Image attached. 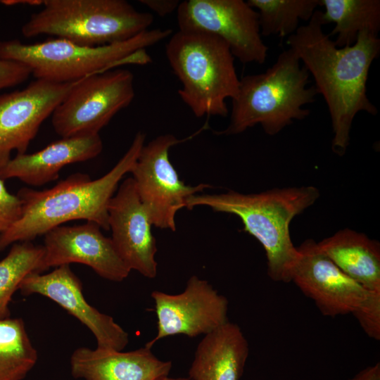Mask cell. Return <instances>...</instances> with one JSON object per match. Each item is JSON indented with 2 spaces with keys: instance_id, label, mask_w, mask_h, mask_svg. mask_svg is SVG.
<instances>
[{
  "instance_id": "603a6c76",
  "label": "cell",
  "mask_w": 380,
  "mask_h": 380,
  "mask_svg": "<svg viewBox=\"0 0 380 380\" xmlns=\"http://www.w3.org/2000/svg\"><path fill=\"white\" fill-rule=\"evenodd\" d=\"M44 247L31 241L11 245L0 260V319L11 317L9 304L23 279L33 273H42Z\"/></svg>"
},
{
  "instance_id": "e0dca14e",
  "label": "cell",
  "mask_w": 380,
  "mask_h": 380,
  "mask_svg": "<svg viewBox=\"0 0 380 380\" xmlns=\"http://www.w3.org/2000/svg\"><path fill=\"white\" fill-rule=\"evenodd\" d=\"M172 366L145 346L127 352L80 347L70 358L71 375L84 380H165Z\"/></svg>"
},
{
  "instance_id": "5b68a950",
  "label": "cell",
  "mask_w": 380,
  "mask_h": 380,
  "mask_svg": "<svg viewBox=\"0 0 380 380\" xmlns=\"http://www.w3.org/2000/svg\"><path fill=\"white\" fill-rule=\"evenodd\" d=\"M172 34L171 29H153L124 42L98 46H82L56 38L34 44L13 39L0 42V58L21 63L36 79L70 83L117 65H146V49Z\"/></svg>"
},
{
  "instance_id": "d4e9b609",
  "label": "cell",
  "mask_w": 380,
  "mask_h": 380,
  "mask_svg": "<svg viewBox=\"0 0 380 380\" xmlns=\"http://www.w3.org/2000/svg\"><path fill=\"white\" fill-rule=\"evenodd\" d=\"M352 315L369 338L376 341L380 339V293L371 292Z\"/></svg>"
},
{
  "instance_id": "7402d4cb",
  "label": "cell",
  "mask_w": 380,
  "mask_h": 380,
  "mask_svg": "<svg viewBox=\"0 0 380 380\" xmlns=\"http://www.w3.org/2000/svg\"><path fill=\"white\" fill-rule=\"evenodd\" d=\"M37 360L23 319H0V380H23Z\"/></svg>"
},
{
  "instance_id": "484cf974",
  "label": "cell",
  "mask_w": 380,
  "mask_h": 380,
  "mask_svg": "<svg viewBox=\"0 0 380 380\" xmlns=\"http://www.w3.org/2000/svg\"><path fill=\"white\" fill-rule=\"evenodd\" d=\"M21 201L11 194L0 177V234L9 229L20 217Z\"/></svg>"
},
{
  "instance_id": "d6986e66",
  "label": "cell",
  "mask_w": 380,
  "mask_h": 380,
  "mask_svg": "<svg viewBox=\"0 0 380 380\" xmlns=\"http://www.w3.org/2000/svg\"><path fill=\"white\" fill-rule=\"evenodd\" d=\"M241 328L228 321L204 335L189 370L191 380H239L248 356Z\"/></svg>"
},
{
  "instance_id": "8fae6325",
  "label": "cell",
  "mask_w": 380,
  "mask_h": 380,
  "mask_svg": "<svg viewBox=\"0 0 380 380\" xmlns=\"http://www.w3.org/2000/svg\"><path fill=\"white\" fill-rule=\"evenodd\" d=\"M151 296L155 303L157 334L145 344L149 348L170 336L205 335L229 321L227 298L196 275L188 279L184 291L179 294L153 291Z\"/></svg>"
},
{
  "instance_id": "277c9868",
  "label": "cell",
  "mask_w": 380,
  "mask_h": 380,
  "mask_svg": "<svg viewBox=\"0 0 380 380\" xmlns=\"http://www.w3.org/2000/svg\"><path fill=\"white\" fill-rule=\"evenodd\" d=\"M295 51H283L265 72L240 79L236 96L232 99L230 122L220 132L238 134L260 124L268 135H275L294 120L310 114L303 106L315 101L318 94L310 82L307 68L300 65Z\"/></svg>"
},
{
  "instance_id": "7c38bea8",
  "label": "cell",
  "mask_w": 380,
  "mask_h": 380,
  "mask_svg": "<svg viewBox=\"0 0 380 380\" xmlns=\"http://www.w3.org/2000/svg\"><path fill=\"white\" fill-rule=\"evenodd\" d=\"M291 281L327 317L353 314L370 291L343 272L312 239L299 247Z\"/></svg>"
},
{
  "instance_id": "7a4b0ae2",
  "label": "cell",
  "mask_w": 380,
  "mask_h": 380,
  "mask_svg": "<svg viewBox=\"0 0 380 380\" xmlns=\"http://www.w3.org/2000/svg\"><path fill=\"white\" fill-rule=\"evenodd\" d=\"M145 139L144 133L137 132L115 165L98 179L78 172L46 190L20 189L16 195L21 201V215L0 234V252L15 243L32 241L72 220H84L109 230L108 205L122 177L134 166Z\"/></svg>"
},
{
  "instance_id": "2e32d148",
  "label": "cell",
  "mask_w": 380,
  "mask_h": 380,
  "mask_svg": "<svg viewBox=\"0 0 380 380\" xmlns=\"http://www.w3.org/2000/svg\"><path fill=\"white\" fill-rule=\"evenodd\" d=\"M108 225L113 245L125 265L145 277L157 275L156 241L152 224L132 177L125 179L108 205Z\"/></svg>"
},
{
  "instance_id": "5bb4252c",
  "label": "cell",
  "mask_w": 380,
  "mask_h": 380,
  "mask_svg": "<svg viewBox=\"0 0 380 380\" xmlns=\"http://www.w3.org/2000/svg\"><path fill=\"white\" fill-rule=\"evenodd\" d=\"M18 290L23 296L39 294L56 303L89 329L96 340V348L122 350L129 343L128 333L111 316L88 303L82 282L69 265L57 267L47 274H30Z\"/></svg>"
},
{
  "instance_id": "4dcf8cb0",
  "label": "cell",
  "mask_w": 380,
  "mask_h": 380,
  "mask_svg": "<svg viewBox=\"0 0 380 380\" xmlns=\"http://www.w3.org/2000/svg\"><path fill=\"white\" fill-rule=\"evenodd\" d=\"M165 380H191L189 378L178 377V378H170L167 377Z\"/></svg>"
},
{
  "instance_id": "9c48e42d",
  "label": "cell",
  "mask_w": 380,
  "mask_h": 380,
  "mask_svg": "<svg viewBox=\"0 0 380 380\" xmlns=\"http://www.w3.org/2000/svg\"><path fill=\"white\" fill-rule=\"evenodd\" d=\"M179 30L223 40L243 64H262L268 46L261 37L258 13L243 0H185L177 9Z\"/></svg>"
},
{
  "instance_id": "6da1fadb",
  "label": "cell",
  "mask_w": 380,
  "mask_h": 380,
  "mask_svg": "<svg viewBox=\"0 0 380 380\" xmlns=\"http://www.w3.org/2000/svg\"><path fill=\"white\" fill-rule=\"evenodd\" d=\"M326 23L317 9L308 23L287 37L286 44L303 63L322 95L331 118V149L346 153L355 115L361 111L378 113L367 95V81L372 62L380 53L378 34L362 30L351 46L338 47L323 32Z\"/></svg>"
},
{
  "instance_id": "ac0fdd59",
  "label": "cell",
  "mask_w": 380,
  "mask_h": 380,
  "mask_svg": "<svg viewBox=\"0 0 380 380\" xmlns=\"http://www.w3.org/2000/svg\"><path fill=\"white\" fill-rule=\"evenodd\" d=\"M102 149L99 134L62 138L35 153L17 154L0 168V177L39 186L56 180L65 166L91 160Z\"/></svg>"
},
{
  "instance_id": "4316f807",
  "label": "cell",
  "mask_w": 380,
  "mask_h": 380,
  "mask_svg": "<svg viewBox=\"0 0 380 380\" xmlns=\"http://www.w3.org/2000/svg\"><path fill=\"white\" fill-rule=\"evenodd\" d=\"M30 75V68L24 64L0 58V89L21 84Z\"/></svg>"
},
{
  "instance_id": "8992f818",
  "label": "cell",
  "mask_w": 380,
  "mask_h": 380,
  "mask_svg": "<svg viewBox=\"0 0 380 380\" xmlns=\"http://www.w3.org/2000/svg\"><path fill=\"white\" fill-rule=\"evenodd\" d=\"M165 54L181 82L178 94L194 115L226 117V99L236 96L240 82L228 45L213 35L178 30Z\"/></svg>"
},
{
  "instance_id": "9a60e30c",
  "label": "cell",
  "mask_w": 380,
  "mask_h": 380,
  "mask_svg": "<svg viewBox=\"0 0 380 380\" xmlns=\"http://www.w3.org/2000/svg\"><path fill=\"white\" fill-rule=\"evenodd\" d=\"M44 272L71 263L91 267L99 276L122 281L131 270L118 255L110 238L96 223L59 226L44 234Z\"/></svg>"
},
{
  "instance_id": "ba28073f",
  "label": "cell",
  "mask_w": 380,
  "mask_h": 380,
  "mask_svg": "<svg viewBox=\"0 0 380 380\" xmlns=\"http://www.w3.org/2000/svg\"><path fill=\"white\" fill-rule=\"evenodd\" d=\"M134 75L110 69L74 82L52 113V125L62 138L99 134L134 97Z\"/></svg>"
},
{
  "instance_id": "ffe728a7",
  "label": "cell",
  "mask_w": 380,
  "mask_h": 380,
  "mask_svg": "<svg viewBox=\"0 0 380 380\" xmlns=\"http://www.w3.org/2000/svg\"><path fill=\"white\" fill-rule=\"evenodd\" d=\"M317 244L347 276L369 291L380 293V246L377 241L344 229Z\"/></svg>"
},
{
  "instance_id": "44dd1931",
  "label": "cell",
  "mask_w": 380,
  "mask_h": 380,
  "mask_svg": "<svg viewBox=\"0 0 380 380\" xmlns=\"http://www.w3.org/2000/svg\"><path fill=\"white\" fill-rule=\"evenodd\" d=\"M319 5L324 8L326 25L335 23L328 35L336 37L334 42L338 47L353 45L362 30L376 34L380 30L379 0H319Z\"/></svg>"
},
{
  "instance_id": "4fadbf2b",
  "label": "cell",
  "mask_w": 380,
  "mask_h": 380,
  "mask_svg": "<svg viewBox=\"0 0 380 380\" xmlns=\"http://www.w3.org/2000/svg\"><path fill=\"white\" fill-rule=\"evenodd\" d=\"M72 84L36 79L22 90L0 95V168L11 160L12 151L25 153Z\"/></svg>"
},
{
  "instance_id": "30bf717a",
  "label": "cell",
  "mask_w": 380,
  "mask_h": 380,
  "mask_svg": "<svg viewBox=\"0 0 380 380\" xmlns=\"http://www.w3.org/2000/svg\"><path fill=\"white\" fill-rule=\"evenodd\" d=\"M182 140L171 134L160 135L143 146L131 173L140 201L155 227L176 229L175 215L186 207L190 196L199 194L206 184L186 185L172 165L170 149Z\"/></svg>"
},
{
  "instance_id": "cb8c5ba5",
  "label": "cell",
  "mask_w": 380,
  "mask_h": 380,
  "mask_svg": "<svg viewBox=\"0 0 380 380\" xmlns=\"http://www.w3.org/2000/svg\"><path fill=\"white\" fill-rule=\"evenodd\" d=\"M257 11L261 36L281 38L294 34L301 20L309 21L319 0H248Z\"/></svg>"
},
{
  "instance_id": "83f0119b",
  "label": "cell",
  "mask_w": 380,
  "mask_h": 380,
  "mask_svg": "<svg viewBox=\"0 0 380 380\" xmlns=\"http://www.w3.org/2000/svg\"><path fill=\"white\" fill-rule=\"evenodd\" d=\"M139 2L161 17L177 11L180 4L178 0H140Z\"/></svg>"
},
{
  "instance_id": "52a82bcc",
  "label": "cell",
  "mask_w": 380,
  "mask_h": 380,
  "mask_svg": "<svg viewBox=\"0 0 380 380\" xmlns=\"http://www.w3.org/2000/svg\"><path fill=\"white\" fill-rule=\"evenodd\" d=\"M23 25L25 37L49 34L87 46L128 40L149 30L153 16L125 0H46Z\"/></svg>"
},
{
  "instance_id": "f546056e",
  "label": "cell",
  "mask_w": 380,
  "mask_h": 380,
  "mask_svg": "<svg viewBox=\"0 0 380 380\" xmlns=\"http://www.w3.org/2000/svg\"><path fill=\"white\" fill-rule=\"evenodd\" d=\"M1 4L12 6L16 4H28V5H41L44 4V1L41 0H3L0 1Z\"/></svg>"
},
{
  "instance_id": "3957f363",
  "label": "cell",
  "mask_w": 380,
  "mask_h": 380,
  "mask_svg": "<svg viewBox=\"0 0 380 380\" xmlns=\"http://www.w3.org/2000/svg\"><path fill=\"white\" fill-rule=\"evenodd\" d=\"M319 197V191L313 186L277 188L251 194L230 190L218 194H194L186 199L185 208L203 205L238 216L243 231L262 246L269 277L274 281L290 282L299 255L291 239V222Z\"/></svg>"
},
{
  "instance_id": "f1b7e54d",
  "label": "cell",
  "mask_w": 380,
  "mask_h": 380,
  "mask_svg": "<svg viewBox=\"0 0 380 380\" xmlns=\"http://www.w3.org/2000/svg\"><path fill=\"white\" fill-rule=\"evenodd\" d=\"M349 380H380V364L368 366Z\"/></svg>"
}]
</instances>
